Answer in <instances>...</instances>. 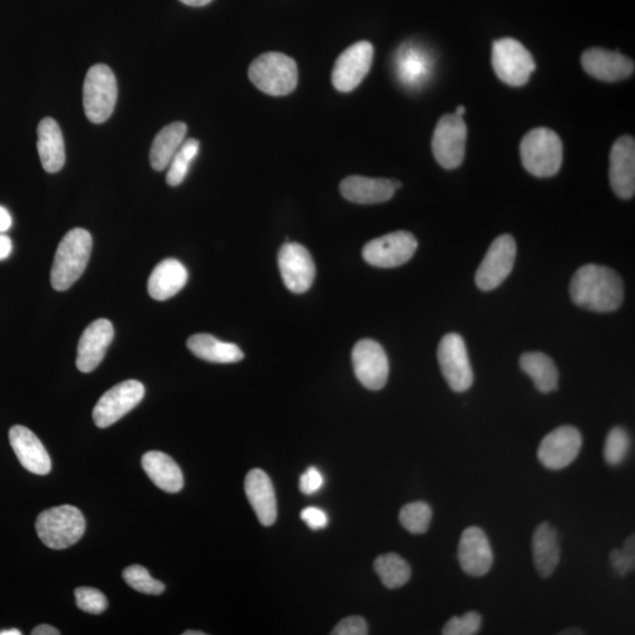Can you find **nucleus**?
Returning a JSON list of instances; mask_svg holds the SVG:
<instances>
[{
  "label": "nucleus",
  "instance_id": "f257e3e1",
  "mask_svg": "<svg viewBox=\"0 0 635 635\" xmlns=\"http://www.w3.org/2000/svg\"><path fill=\"white\" fill-rule=\"evenodd\" d=\"M574 304L599 313L619 309L624 300V285L610 267L587 264L574 274L570 286Z\"/></svg>",
  "mask_w": 635,
  "mask_h": 635
},
{
  "label": "nucleus",
  "instance_id": "f03ea898",
  "mask_svg": "<svg viewBox=\"0 0 635 635\" xmlns=\"http://www.w3.org/2000/svg\"><path fill=\"white\" fill-rule=\"evenodd\" d=\"M92 237L84 229H73L60 240L51 269V285L56 291H66L82 277L89 264Z\"/></svg>",
  "mask_w": 635,
  "mask_h": 635
},
{
  "label": "nucleus",
  "instance_id": "7ed1b4c3",
  "mask_svg": "<svg viewBox=\"0 0 635 635\" xmlns=\"http://www.w3.org/2000/svg\"><path fill=\"white\" fill-rule=\"evenodd\" d=\"M520 156L526 171L534 177H553L563 165V142L556 132L538 127L521 140Z\"/></svg>",
  "mask_w": 635,
  "mask_h": 635
},
{
  "label": "nucleus",
  "instance_id": "20e7f679",
  "mask_svg": "<svg viewBox=\"0 0 635 635\" xmlns=\"http://www.w3.org/2000/svg\"><path fill=\"white\" fill-rule=\"evenodd\" d=\"M251 82L270 96H287L297 88L298 66L280 52H266L254 59L249 69Z\"/></svg>",
  "mask_w": 635,
  "mask_h": 635
},
{
  "label": "nucleus",
  "instance_id": "39448f33",
  "mask_svg": "<svg viewBox=\"0 0 635 635\" xmlns=\"http://www.w3.org/2000/svg\"><path fill=\"white\" fill-rule=\"evenodd\" d=\"M85 519L77 507L63 505L39 514L36 531L45 546L64 550L78 543L85 533Z\"/></svg>",
  "mask_w": 635,
  "mask_h": 635
},
{
  "label": "nucleus",
  "instance_id": "423d86ee",
  "mask_svg": "<svg viewBox=\"0 0 635 635\" xmlns=\"http://www.w3.org/2000/svg\"><path fill=\"white\" fill-rule=\"evenodd\" d=\"M118 86L115 73L108 65H93L85 77L83 104L85 115L93 124L105 123L115 111Z\"/></svg>",
  "mask_w": 635,
  "mask_h": 635
},
{
  "label": "nucleus",
  "instance_id": "0eeeda50",
  "mask_svg": "<svg viewBox=\"0 0 635 635\" xmlns=\"http://www.w3.org/2000/svg\"><path fill=\"white\" fill-rule=\"evenodd\" d=\"M492 65L501 82L513 88L527 84L537 66L531 52L513 38H503L493 43Z\"/></svg>",
  "mask_w": 635,
  "mask_h": 635
},
{
  "label": "nucleus",
  "instance_id": "6e6552de",
  "mask_svg": "<svg viewBox=\"0 0 635 635\" xmlns=\"http://www.w3.org/2000/svg\"><path fill=\"white\" fill-rule=\"evenodd\" d=\"M441 373L451 390L466 392L473 384V371L464 338L458 333L446 334L438 347Z\"/></svg>",
  "mask_w": 635,
  "mask_h": 635
},
{
  "label": "nucleus",
  "instance_id": "1a4fd4ad",
  "mask_svg": "<svg viewBox=\"0 0 635 635\" xmlns=\"http://www.w3.org/2000/svg\"><path fill=\"white\" fill-rule=\"evenodd\" d=\"M467 138V126L463 117L445 115L440 118L433 133L434 158L446 170L457 169L463 163Z\"/></svg>",
  "mask_w": 635,
  "mask_h": 635
},
{
  "label": "nucleus",
  "instance_id": "9d476101",
  "mask_svg": "<svg viewBox=\"0 0 635 635\" xmlns=\"http://www.w3.org/2000/svg\"><path fill=\"white\" fill-rule=\"evenodd\" d=\"M145 396L140 381L126 380L103 394L93 409V420L99 429H106L131 412Z\"/></svg>",
  "mask_w": 635,
  "mask_h": 635
},
{
  "label": "nucleus",
  "instance_id": "9b49d317",
  "mask_svg": "<svg viewBox=\"0 0 635 635\" xmlns=\"http://www.w3.org/2000/svg\"><path fill=\"white\" fill-rule=\"evenodd\" d=\"M517 257L516 240L510 235L498 237L481 262L476 273V284L480 290L493 291L510 276Z\"/></svg>",
  "mask_w": 635,
  "mask_h": 635
},
{
  "label": "nucleus",
  "instance_id": "f8f14e48",
  "mask_svg": "<svg viewBox=\"0 0 635 635\" xmlns=\"http://www.w3.org/2000/svg\"><path fill=\"white\" fill-rule=\"evenodd\" d=\"M418 249V242L412 233L397 231L373 239L363 250L366 263L381 269H391L406 264Z\"/></svg>",
  "mask_w": 635,
  "mask_h": 635
},
{
  "label": "nucleus",
  "instance_id": "ddd939ff",
  "mask_svg": "<svg viewBox=\"0 0 635 635\" xmlns=\"http://www.w3.org/2000/svg\"><path fill=\"white\" fill-rule=\"evenodd\" d=\"M352 363L354 373L366 389L379 391L389 379V359L379 343L372 339L360 340L353 347Z\"/></svg>",
  "mask_w": 635,
  "mask_h": 635
},
{
  "label": "nucleus",
  "instance_id": "4468645a",
  "mask_svg": "<svg viewBox=\"0 0 635 635\" xmlns=\"http://www.w3.org/2000/svg\"><path fill=\"white\" fill-rule=\"evenodd\" d=\"M374 56L373 45L366 40L346 49L334 64L332 83L340 92L356 90L370 72Z\"/></svg>",
  "mask_w": 635,
  "mask_h": 635
},
{
  "label": "nucleus",
  "instance_id": "2eb2a0df",
  "mask_svg": "<svg viewBox=\"0 0 635 635\" xmlns=\"http://www.w3.org/2000/svg\"><path fill=\"white\" fill-rule=\"evenodd\" d=\"M583 447V436L576 427L561 426L541 440L538 459L546 469L559 471L571 465Z\"/></svg>",
  "mask_w": 635,
  "mask_h": 635
},
{
  "label": "nucleus",
  "instance_id": "dca6fc26",
  "mask_svg": "<svg viewBox=\"0 0 635 635\" xmlns=\"http://www.w3.org/2000/svg\"><path fill=\"white\" fill-rule=\"evenodd\" d=\"M278 264L287 289L304 293L311 289L316 278V265L311 253L303 245L286 243L279 251Z\"/></svg>",
  "mask_w": 635,
  "mask_h": 635
},
{
  "label": "nucleus",
  "instance_id": "f3484780",
  "mask_svg": "<svg viewBox=\"0 0 635 635\" xmlns=\"http://www.w3.org/2000/svg\"><path fill=\"white\" fill-rule=\"evenodd\" d=\"M461 570L471 577H484L491 571L493 552L489 538L478 526L467 527L458 547Z\"/></svg>",
  "mask_w": 635,
  "mask_h": 635
},
{
  "label": "nucleus",
  "instance_id": "a211bd4d",
  "mask_svg": "<svg viewBox=\"0 0 635 635\" xmlns=\"http://www.w3.org/2000/svg\"><path fill=\"white\" fill-rule=\"evenodd\" d=\"M115 337V330L108 319H98L86 327L79 339L77 367L80 372L90 373L103 362L106 352Z\"/></svg>",
  "mask_w": 635,
  "mask_h": 635
},
{
  "label": "nucleus",
  "instance_id": "6ab92c4d",
  "mask_svg": "<svg viewBox=\"0 0 635 635\" xmlns=\"http://www.w3.org/2000/svg\"><path fill=\"white\" fill-rule=\"evenodd\" d=\"M610 182L616 195L630 199L635 192V142L630 136L614 143L610 156Z\"/></svg>",
  "mask_w": 635,
  "mask_h": 635
},
{
  "label": "nucleus",
  "instance_id": "aec40b11",
  "mask_svg": "<svg viewBox=\"0 0 635 635\" xmlns=\"http://www.w3.org/2000/svg\"><path fill=\"white\" fill-rule=\"evenodd\" d=\"M10 444L13 452L29 472L45 476L51 471V458L42 441L35 433L22 425L13 426L9 433Z\"/></svg>",
  "mask_w": 635,
  "mask_h": 635
},
{
  "label": "nucleus",
  "instance_id": "412c9836",
  "mask_svg": "<svg viewBox=\"0 0 635 635\" xmlns=\"http://www.w3.org/2000/svg\"><path fill=\"white\" fill-rule=\"evenodd\" d=\"M433 62L429 52L421 46L404 44L394 58V71L407 89H419L430 79Z\"/></svg>",
  "mask_w": 635,
  "mask_h": 635
},
{
  "label": "nucleus",
  "instance_id": "4be33fe9",
  "mask_svg": "<svg viewBox=\"0 0 635 635\" xmlns=\"http://www.w3.org/2000/svg\"><path fill=\"white\" fill-rule=\"evenodd\" d=\"M400 187L396 180L351 176L340 183V193L349 202L373 205L392 199Z\"/></svg>",
  "mask_w": 635,
  "mask_h": 635
},
{
  "label": "nucleus",
  "instance_id": "5701e85b",
  "mask_svg": "<svg viewBox=\"0 0 635 635\" xmlns=\"http://www.w3.org/2000/svg\"><path fill=\"white\" fill-rule=\"evenodd\" d=\"M581 65L588 75L613 83L633 75L634 63L619 52L605 49H590L581 57Z\"/></svg>",
  "mask_w": 635,
  "mask_h": 635
},
{
  "label": "nucleus",
  "instance_id": "b1692460",
  "mask_svg": "<svg viewBox=\"0 0 635 635\" xmlns=\"http://www.w3.org/2000/svg\"><path fill=\"white\" fill-rule=\"evenodd\" d=\"M245 493L260 524L276 523L278 507L276 492L269 476L263 470H252L245 479Z\"/></svg>",
  "mask_w": 635,
  "mask_h": 635
},
{
  "label": "nucleus",
  "instance_id": "393cba45",
  "mask_svg": "<svg viewBox=\"0 0 635 635\" xmlns=\"http://www.w3.org/2000/svg\"><path fill=\"white\" fill-rule=\"evenodd\" d=\"M187 279L189 273L182 263L176 259H165L152 271L147 290L153 299L164 302L182 291Z\"/></svg>",
  "mask_w": 635,
  "mask_h": 635
},
{
  "label": "nucleus",
  "instance_id": "a878e982",
  "mask_svg": "<svg viewBox=\"0 0 635 635\" xmlns=\"http://www.w3.org/2000/svg\"><path fill=\"white\" fill-rule=\"evenodd\" d=\"M37 149L43 169L56 173L65 165V143L62 130L55 119L44 118L38 125Z\"/></svg>",
  "mask_w": 635,
  "mask_h": 635
},
{
  "label": "nucleus",
  "instance_id": "bb28decb",
  "mask_svg": "<svg viewBox=\"0 0 635 635\" xmlns=\"http://www.w3.org/2000/svg\"><path fill=\"white\" fill-rule=\"evenodd\" d=\"M142 465L152 483L167 493L182 491L184 476L182 470L170 456L159 451L144 454Z\"/></svg>",
  "mask_w": 635,
  "mask_h": 635
},
{
  "label": "nucleus",
  "instance_id": "cd10ccee",
  "mask_svg": "<svg viewBox=\"0 0 635 635\" xmlns=\"http://www.w3.org/2000/svg\"><path fill=\"white\" fill-rule=\"evenodd\" d=\"M532 552L534 566L541 578H550L560 561V545L556 528L540 524L533 533Z\"/></svg>",
  "mask_w": 635,
  "mask_h": 635
},
{
  "label": "nucleus",
  "instance_id": "c85d7f7f",
  "mask_svg": "<svg viewBox=\"0 0 635 635\" xmlns=\"http://www.w3.org/2000/svg\"><path fill=\"white\" fill-rule=\"evenodd\" d=\"M187 347L205 362L233 364L244 359V352L236 344L222 342L211 334H195L187 340Z\"/></svg>",
  "mask_w": 635,
  "mask_h": 635
},
{
  "label": "nucleus",
  "instance_id": "c756f323",
  "mask_svg": "<svg viewBox=\"0 0 635 635\" xmlns=\"http://www.w3.org/2000/svg\"><path fill=\"white\" fill-rule=\"evenodd\" d=\"M187 126L182 122L163 127L153 140L150 151V162L156 171H164L169 167L180 146L186 139Z\"/></svg>",
  "mask_w": 635,
  "mask_h": 635
},
{
  "label": "nucleus",
  "instance_id": "7c9ffc66",
  "mask_svg": "<svg viewBox=\"0 0 635 635\" xmlns=\"http://www.w3.org/2000/svg\"><path fill=\"white\" fill-rule=\"evenodd\" d=\"M520 369L533 380L541 393H550L558 389L559 373L553 360L541 352L524 353L519 360Z\"/></svg>",
  "mask_w": 635,
  "mask_h": 635
},
{
  "label": "nucleus",
  "instance_id": "2f4dec72",
  "mask_svg": "<svg viewBox=\"0 0 635 635\" xmlns=\"http://www.w3.org/2000/svg\"><path fill=\"white\" fill-rule=\"evenodd\" d=\"M374 571L377 572L381 583L390 590L405 586L411 579L409 563L397 553L383 554L374 561Z\"/></svg>",
  "mask_w": 635,
  "mask_h": 635
},
{
  "label": "nucleus",
  "instance_id": "473e14b6",
  "mask_svg": "<svg viewBox=\"0 0 635 635\" xmlns=\"http://www.w3.org/2000/svg\"><path fill=\"white\" fill-rule=\"evenodd\" d=\"M200 144L197 139H185V142L172 158L167 171L166 182L170 186L182 184L189 173L193 160L198 156Z\"/></svg>",
  "mask_w": 635,
  "mask_h": 635
},
{
  "label": "nucleus",
  "instance_id": "72a5a7b5",
  "mask_svg": "<svg viewBox=\"0 0 635 635\" xmlns=\"http://www.w3.org/2000/svg\"><path fill=\"white\" fill-rule=\"evenodd\" d=\"M432 508L424 501L405 505L399 513L400 524L412 534H424L432 521Z\"/></svg>",
  "mask_w": 635,
  "mask_h": 635
},
{
  "label": "nucleus",
  "instance_id": "f704fd0d",
  "mask_svg": "<svg viewBox=\"0 0 635 635\" xmlns=\"http://www.w3.org/2000/svg\"><path fill=\"white\" fill-rule=\"evenodd\" d=\"M631 449L630 434L623 427H614L608 433L604 446V458L611 466H618L626 459Z\"/></svg>",
  "mask_w": 635,
  "mask_h": 635
},
{
  "label": "nucleus",
  "instance_id": "c9c22d12",
  "mask_svg": "<svg viewBox=\"0 0 635 635\" xmlns=\"http://www.w3.org/2000/svg\"><path fill=\"white\" fill-rule=\"evenodd\" d=\"M123 578L127 585L140 593L159 596L165 591V585L162 581L153 579L149 571L140 565H132L125 568Z\"/></svg>",
  "mask_w": 635,
  "mask_h": 635
},
{
  "label": "nucleus",
  "instance_id": "e433bc0d",
  "mask_svg": "<svg viewBox=\"0 0 635 635\" xmlns=\"http://www.w3.org/2000/svg\"><path fill=\"white\" fill-rule=\"evenodd\" d=\"M75 596L78 608L86 613L100 614L109 606L108 599L96 588L79 587L75 591Z\"/></svg>",
  "mask_w": 635,
  "mask_h": 635
},
{
  "label": "nucleus",
  "instance_id": "4c0bfd02",
  "mask_svg": "<svg viewBox=\"0 0 635 635\" xmlns=\"http://www.w3.org/2000/svg\"><path fill=\"white\" fill-rule=\"evenodd\" d=\"M611 565L613 570L619 576L625 577L634 570L635 565V543L634 534L625 541L623 550H613L610 554Z\"/></svg>",
  "mask_w": 635,
  "mask_h": 635
},
{
  "label": "nucleus",
  "instance_id": "58836bf2",
  "mask_svg": "<svg viewBox=\"0 0 635 635\" xmlns=\"http://www.w3.org/2000/svg\"><path fill=\"white\" fill-rule=\"evenodd\" d=\"M481 616L477 612H467L463 617H453L443 628L444 635H474L480 631Z\"/></svg>",
  "mask_w": 635,
  "mask_h": 635
},
{
  "label": "nucleus",
  "instance_id": "ea45409f",
  "mask_svg": "<svg viewBox=\"0 0 635 635\" xmlns=\"http://www.w3.org/2000/svg\"><path fill=\"white\" fill-rule=\"evenodd\" d=\"M332 635H366L369 634L366 620L362 617L352 616L345 618L334 627Z\"/></svg>",
  "mask_w": 635,
  "mask_h": 635
},
{
  "label": "nucleus",
  "instance_id": "a19ab883",
  "mask_svg": "<svg viewBox=\"0 0 635 635\" xmlns=\"http://www.w3.org/2000/svg\"><path fill=\"white\" fill-rule=\"evenodd\" d=\"M324 484V478L322 473H320L316 467H310L307 471L300 477V491H302L306 496H311L322 489Z\"/></svg>",
  "mask_w": 635,
  "mask_h": 635
},
{
  "label": "nucleus",
  "instance_id": "79ce46f5",
  "mask_svg": "<svg viewBox=\"0 0 635 635\" xmlns=\"http://www.w3.org/2000/svg\"><path fill=\"white\" fill-rule=\"evenodd\" d=\"M300 517L305 521L306 525L312 528V530H320L329 524V517L327 514L317 507H306L300 513Z\"/></svg>",
  "mask_w": 635,
  "mask_h": 635
},
{
  "label": "nucleus",
  "instance_id": "37998d69",
  "mask_svg": "<svg viewBox=\"0 0 635 635\" xmlns=\"http://www.w3.org/2000/svg\"><path fill=\"white\" fill-rule=\"evenodd\" d=\"M13 245L12 240L5 233H0V262L8 259L12 253Z\"/></svg>",
  "mask_w": 635,
  "mask_h": 635
},
{
  "label": "nucleus",
  "instance_id": "c03bdc74",
  "mask_svg": "<svg viewBox=\"0 0 635 635\" xmlns=\"http://www.w3.org/2000/svg\"><path fill=\"white\" fill-rule=\"evenodd\" d=\"M12 226V217L6 207L0 205V233L8 232Z\"/></svg>",
  "mask_w": 635,
  "mask_h": 635
},
{
  "label": "nucleus",
  "instance_id": "a18cd8bd",
  "mask_svg": "<svg viewBox=\"0 0 635 635\" xmlns=\"http://www.w3.org/2000/svg\"><path fill=\"white\" fill-rule=\"evenodd\" d=\"M32 635H59L57 628L50 625H39L31 632Z\"/></svg>",
  "mask_w": 635,
  "mask_h": 635
},
{
  "label": "nucleus",
  "instance_id": "49530a36",
  "mask_svg": "<svg viewBox=\"0 0 635 635\" xmlns=\"http://www.w3.org/2000/svg\"><path fill=\"white\" fill-rule=\"evenodd\" d=\"M180 2L184 3L185 5L195 6V8H200V6H205L207 4H210L212 0H180Z\"/></svg>",
  "mask_w": 635,
  "mask_h": 635
},
{
  "label": "nucleus",
  "instance_id": "de8ad7c7",
  "mask_svg": "<svg viewBox=\"0 0 635 635\" xmlns=\"http://www.w3.org/2000/svg\"><path fill=\"white\" fill-rule=\"evenodd\" d=\"M0 635H22V632L16 630V628H11V630L0 631Z\"/></svg>",
  "mask_w": 635,
  "mask_h": 635
},
{
  "label": "nucleus",
  "instance_id": "09e8293b",
  "mask_svg": "<svg viewBox=\"0 0 635 635\" xmlns=\"http://www.w3.org/2000/svg\"><path fill=\"white\" fill-rule=\"evenodd\" d=\"M560 634H564V635H570V634H583V631L578 630V628H571V630H566L564 632H561Z\"/></svg>",
  "mask_w": 635,
  "mask_h": 635
},
{
  "label": "nucleus",
  "instance_id": "8fccbe9b",
  "mask_svg": "<svg viewBox=\"0 0 635 635\" xmlns=\"http://www.w3.org/2000/svg\"><path fill=\"white\" fill-rule=\"evenodd\" d=\"M465 112H466V110H465L464 106H458L457 111H456V115L460 116V117H463L465 115Z\"/></svg>",
  "mask_w": 635,
  "mask_h": 635
},
{
  "label": "nucleus",
  "instance_id": "3c124183",
  "mask_svg": "<svg viewBox=\"0 0 635 635\" xmlns=\"http://www.w3.org/2000/svg\"><path fill=\"white\" fill-rule=\"evenodd\" d=\"M184 635H205L206 633L204 632H197V631H186L183 633Z\"/></svg>",
  "mask_w": 635,
  "mask_h": 635
}]
</instances>
